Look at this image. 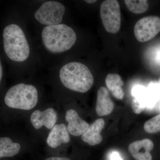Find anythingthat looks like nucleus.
I'll list each match as a JSON object with an SVG mask.
<instances>
[{
    "instance_id": "aec40b11",
    "label": "nucleus",
    "mask_w": 160,
    "mask_h": 160,
    "mask_svg": "<svg viewBox=\"0 0 160 160\" xmlns=\"http://www.w3.org/2000/svg\"><path fill=\"white\" fill-rule=\"evenodd\" d=\"M132 108L136 114H140L146 108L145 101L140 99L133 98L132 103Z\"/></svg>"
},
{
    "instance_id": "f8f14e48",
    "label": "nucleus",
    "mask_w": 160,
    "mask_h": 160,
    "mask_svg": "<svg viewBox=\"0 0 160 160\" xmlns=\"http://www.w3.org/2000/svg\"><path fill=\"white\" fill-rule=\"evenodd\" d=\"M114 103L109 95V92L105 87L98 90L96 111L100 116L108 115L114 109Z\"/></svg>"
},
{
    "instance_id": "b1692460",
    "label": "nucleus",
    "mask_w": 160,
    "mask_h": 160,
    "mask_svg": "<svg viewBox=\"0 0 160 160\" xmlns=\"http://www.w3.org/2000/svg\"><path fill=\"white\" fill-rule=\"evenodd\" d=\"M3 77V67L2 65V62H1V59H0V84L2 82V79Z\"/></svg>"
},
{
    "instance_id": "f257e3e1",
    "label": "nucleus",
    "mask_w": 160,
    "mask_h": 160,
    "mask_svg": "<svg viewBox=\"0 0 160 160\" xmlns=\"http://www.w3.org/2000/svg\"><path fill=\"white\" fill-rule=\"evenodd\" d=\"M59 77L66 88L81 93L89 91L94 81L89 68L78 62H71L63 66L60 70Z\"/></svg>"
},
{
    "instance_id": "1a4fd4ad",
    "label": "nucleus",
    "mask_w": 160,
    "mask_h": 160,
    "mask_svg": "<svg viewBox=\"0 0 160 160\" xmlns=\"http://www.w3.org/2000/svg\"><path fill=\"white\" fill-rule=\"evenodd\" d=\"M65 119L68 123L67 127L68 132L73 136L82 135L89 126L74 109H70L66 111Z\"/></svg>"
},
{
    "instance_id": "a211bd4d",
    "label": "nucleus",
    "mask_w": 160,
    "mask_h": 160,
    "mask_svg": "<svg viewBox=\"0 0 160 160\" xmlns=\"http://www.w3.org/2000/svg\"><path fill=\"white\" fill-rule=\"evenodd\" d=\"M144 129L149 133H155L160 131V114L154 117L146 122Z\"/></svg>"
},
{
    "instance_id": "7ed1b4c3",
    "label": "nucleus",
    "mask_w": 160,
    "mask_h": 160,
    "mask_svg": "<svg viewBox=\"0 0 160 160\" xmlns=\"http://www.w3.org/2000/svg\"><path fill=\"white\" fill-rule=\"evenodd\" d=\"M3 49L7 57L15 62H22L29 58L30 49L22 29L18 25L10 24L4 28Z\"/></svg>"
},
{
    "instance_id": "0eeeda50",
    "label": "nucleus",
    "mask_w": 160,
    "mask_h": 160,
    "mask_svg": "<svg viewBox=\"0 0 160 160\" xmlns=\"http://www.w3.org/2000/svg\"><path fill=\"white\" fill-rule=\"evenodd\" d=\"M160 32V18L150 16L141 19L134 27L135 38L141 42H148Z\"/></svg>"
},
{
    "instance_id": "4be33fe9",
    "label": "nucleus",
    "mask_w": 160,
    "mask_h": 160,
    "mask_svg": "<svg viewBox=\"0 0 160 160\" xmlns=\"http://www.w3.org/2000/svg\"><path fill=\"white\" fill-rule=\"evenodd\" d=\"M111 160H122L120 155L117 152H113L111 154Z\"/></svg>"
},
{
    "instance_id": "a878e982",
    "label": "nucleus",
    "mask_w": 160,
    "mask_h": 160,
    "mask_svg": "<svg viewBox=\"0 0 160 160\" xmlns=\"http://www.w3.org/2000/svg\"><path fill=\"white\" fill-rule=\"evenodd\" d=\"M159 105H158V108H159V110H160V101L159 102Z\"/></svg>"
},
{
    "instance_id": "20e7f679",
    "label": "nucleus",
    "mask_w": 160,
    "mask_h": 160,
    "mask_svg": "<svg viewBox=\"0 0 160 160\" xmlns=\"http://www.w3.org/2000/svg\"><path fill=\"white\" fill-rule=\"evenodd\" d=\"M38 100L37 88L29 84L20 83L8 90L4 101L6 105L13 109L29 110L36 106Z\"/></svg>"
},
{
    "instance_id": "39448f33",
    "label": "nucleus",
    "mask_w": 160,
    "mask_h": 160,
    "mask_svg": "<svg viewBox=\"0 0 160 160\" xmlns=\"http://www.w3.org/2000/svg\"><path fill=\"white\" fill-rule=\"evenodd\" d=\"M100 16L104 28L109 33H117L121 24L120 6L116 0H106L100 6Z\"/></svg>"
},
{
    "instance_id": "412c9836",
    "label": "nucleus",
    "mask_w": 160,
    "mask_h": 160,
    "mask_svg": "<svg viewBox=\"0 0 160 160\" xmlns=\"http://www.w3.org/2000/svg\"><path fill=\"white\" fill-rule=\"evenodd\" d=\"M154 60L156 62L160 63V46L156 50L154 56Z\"/></svg>"
},
{
    "instance_id": "4468645a",
    "label": "nucleus",
    "mask_w": 160,
    "mask_h": 160,
    "mask_svg": "<svg viewBox=\"0 0 160 160\" xmlns=\"http://www.w3.org/2000/svg\"><path fill=\"white\" fill-rule=\"evenodd\" d=\"M105 81L107 88L112 95L118 99H123L124 92L122 86L124 85V82L119 75L109 73L106 76Z\"/></svg>"
},
{
    "instance_id": "5701e85b",
    "label": "nucleus",
    "mask_w": 160,
    "mask_h": 160,
    "mask_svg": "<svg viewBox=\"0 0 160 160\" xmlns=\"http://www.w3.org/2000/svg\"><path fill=\"white\" fill-rule=\"evenodd\" d=\"M45 160H71L69 159V158H63V157H50L46 159Z\"/></svg>"
},
{
    "instance_id": "ddd939ff",
    "label": "nucleus",
    "mask_w": 160,
    "mask_h": 160,
    "mask_svg": "<svg viewBox=\"0 0 160 160\" xmlns=\"http://www.w3.org/2000/svg\"><path fill=\"white\" fill-rule=\"evenodd\" d=\"M70 141L67 127L64 124H57L52 129L47 139L48 146L52 148H57L63 143Z\"/></svg>"
},
{
    "instance_id": "f03ea898",
    "label": "nucleus",
    "mask_w": 160,
    "mask_h": 160,
    "mask_svg": "<svg viewBox=\"0 0 160 160\" xmlns=\"http://www.w3.org/2000/svg\"><path fill=\"white\" fill-rule=\"evenodd\" d=\"M42 37L45 48L53 53L69 50L77 40L76 34L73 29L62 24L46 26L42 32Z\"/></svg>"
},
{
    "instance_id": "9d476101",
    "label": "nucleus",
    "mask_w": 160,
    "mask_h": 160,
    "mask_svg": "<svg viewBox=\"0 0 160 160\" xmlns=\"http://www.w3.org/2000/svg\"><path fill=\"white\" fill-rule=\"evenodd\" d=\"M153 143L148 139L138 141L130 144L129 151L137 160H152V157L150 152L153 148Z\"/></svg>"
},
{
    "instance_id": "bb28decb",
    "label": "nucleus",
    "mask_w": 160,
    "mask_h": 160,
    "mask_svg": "<svg viewBox=\"0 0 160 160\" xmlns=\"http://www.w3.org/2000/svg\"><path fill=\"white\" fill-rule=\"evenodd\" d=\"M158 83L159 85V86L160 87V78L159 81V82Z\"/></svg>"
},
{
    "instance_id": "6ab92c4d",
    "label": "nucleus",
    "mask_w": 160,
    "mask_h": 160,
    "mask_svg": "<svg viewBox=\"0 0 160 160\" xmlns=\"http://www.w3.org/2000/svg\"><path fill=\"white\" fill-rule=\"evenodd\" d=\"M146 93V88L142 85H137L132 89L131 94L133 98L145 100V103Z\"/></svg>"
},
{
    "instance_id": "f3484780",
    "label": "nucleus",
    "mask_w": 160,
    "mask_h": 160,
    "mask_svg": "<svg viewBox=\"0 0 160 160\" xmlns=\"http://www.w3.org/2000/svg\"><path fill=\"white\" fill-rule=\"evenodd\" d=\"M125 3L128 10L135 14L143 13L149 8L148 2L146 0H126Z\"/></svg>"
},
{
    "instance_id": "dca6fc26",
    "label": "nucleus",
    "mask_w": 160,
    "mask_h": 160,
    "mask_svg": "<svg viewBox=\"0 0 160 160\" xmlns=\"http://www.w3.org/2000/svg\"><path fill=\"white\" fill-rule=\"evenodd\" d=\"M160 100V87L158 83L151 82L146 88V108L152 109Z\"/></svg>"
},
{
    "instance_id": "2eb2a0df",
    "label": "nucleus",
    "mask_w": 160,
    "mask_h": 160,
    "mask_svg": "<svg viewBox=\"0 0 160 160\" xmlns=\"http://www.w3.org/2000/svg\"><path fill=\"white\" fill-rule=\"evenodd\" d=\"M20 149V144L13 143L10 138H0V158L14 156L19 152Z\"/></svg>"
},
{
    "instance_id": "9b49d317",
    "label": "nucleus",
    "mask_w": 160,
    "mask_h": 160,
    "mask_svg": "<svg viewBox=\"0 0 160 160\" xmlns=\"http://www.w3.org/2000/svg\"><path fill=\"white\" fill-rule=\"evenodd\" d=\"M104 126L105 121L103 119L96 120L82 135V139L83 142L91 146L100 144L103 140L101 132L104 128Z\"/></svg>"
},
{
    "instance_id": "393cba45",
    "label": "nucleus",
    "mask_w": 160,
    "mask_h": 160,
    "mask_svg": "<svg viewBox=\"0 0 160 160\" xmlns=\"http://www.w3.org/2000/svg\"><path fill=\"white\" fill-rule=\"evenodd\" d=\"M85 2L86 3H89V4H92V3L96 2H97V1L96 0H94V1H93V0H88V1H85Z\"/></svg>"
},
{
    "instance_id": "6e6552de",
    "label": "nucleus",
    "mask_w": 160,
    "mask_h": 160,
    "mask_svg": "<svg viewBox=\"0 0 160 160\" xmlns=\"http://www.w3.org/2000/svg\"><path fill=\"white\" fill-rule=\"evenodd\" d=\"M56 111L52 108H48L43 111L35 110L30 117V121L35 129H38L45 126L48 129H52L57 122Z\"/></svg>"
},
{
    "instance_id": "423d86ee",
    "label": "nucleus",
    "mask_w": 160,
    "mask_h": 160,
    "mask_svg": "<svg viewBox=\"0 0 160 160\" xmlns=\"http://www.w3.org/2000/svg\"><path fill=\"white\" fill-rule=\"evenodd\" d=\"M65 12V7L62 4L55 1H48L40 6L34 16L41 24L53 26L62 22Z\"/></svg>"
}]
</instances>
